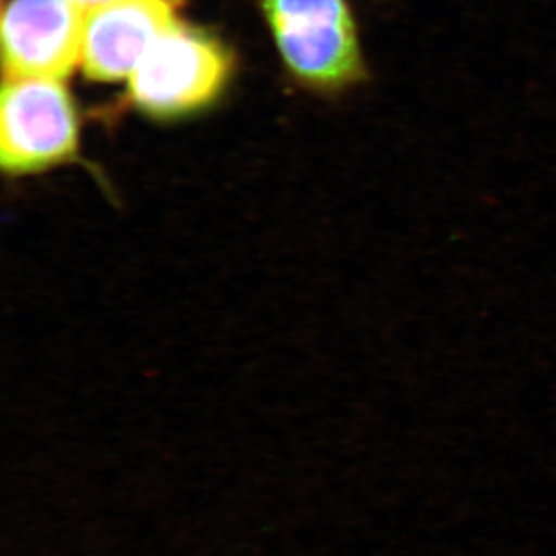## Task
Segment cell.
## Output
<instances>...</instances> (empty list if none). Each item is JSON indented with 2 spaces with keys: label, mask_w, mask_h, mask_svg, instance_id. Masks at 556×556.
<instances>
[{
  "label": "cell",
  "mask_w": 556,
  "mask_h": 556,
  "mask_svg": "<svg viewBox=\"0 0 556 556\" xmlns=\"http://www.w3.org/2000/svg\"><path fill=\"white\" fill-rule=\"evenodd\" d=\"M292 75L318 93L340 94L369 80L350 0H260Z\"/></svg>",
  "instance_id": "6da1fadb"
},
{
  "label": "cell",
  "mask_w": 556,
  "mask_h": 556,
  "mask_svg": "<svg viewBox=\"0 0 556 556\" xmlns=\"http://www.w3.org/2000/svg\"><path fill=\"white\" fill-rule=\"evenodd\" d=\"M86 17L70 0H11L2 20L5 79L67 78L83 61Z\"/></svg>",
  "instance_id": "277c9868"
},
{
  "label": "cell",
  "mask_w": 556,
  "mask_h": 556,
  "mask_svg": "<svg viewBox=\"0 0 556 556\" xmlns=\"http://www.w3.org/2000/svg\"><path fill=\"white\" fill-rule=\"evenodd\" d=\"M230 73L232 56L222 40L177 22L131 73V101L150 118H182L214 102Z\"/></svg>",
  "instance_id": "7a4b0ae2"
},
{
  "label": "cell",
  "mask_w": 556,
  "mask_h": 556,
  "mask_svg": "<svg viewBox=\"0 0 556 556\" xmlns=\"http://www.w3.org/2000/svg\"><path fill=\"white\" fill-rule=\"evenodd\" d=\"M70 2L75 3L84 13L90 14L93 13V11L104 9V7L110 5V3L118 2V0H70Z\"/></svg>",
  "instance_id": "8992f818"
},
{
  "label": "cell",
  "mask_w": 556,
  "mask_h": 556,
  "mask_svg": "<svg viewBox=\"0 0 556 556\" xmlns=\"http://www.w3.org/2000/svg\"><path fill=\"white\" fill-rule=\"evenodd\" d=\"M79 159V123L61 80L5 79L0 98V163L11 179Z\"/></svg>",
  "instance_id": "3957f363"
},
{
  "label": "cell",
  "mask_w": 556,
  "mask_h": 556,
  "mask_svg": "<svg viewBox=\"0 0 556 556\" xmlns=\"http://www.w3.org/2000/svg\"><path fill=\"white\" fill-rule=\"evenodd\" d=\"M177 22L167 0H118L87 14L84 73L101 83L130 76L153 42Z\"/></svg>",
  "instance_id": "5b68a950"
}]
</instances>
